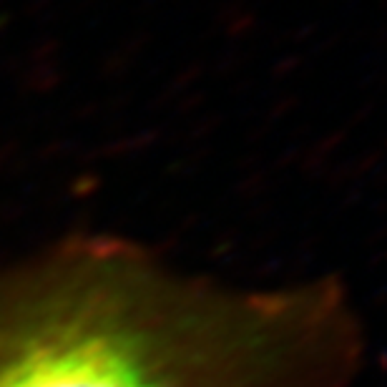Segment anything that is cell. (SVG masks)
I'll return each mask as SVG.
<instances>
[{
    "label": "cell",
    "instance_id": "obj_1",
    "mask_svg": "<svg viewBox=\"0 0 387 387\" xmlns=\"http://www.w3.org/2000/svg\"><path fill=\"white\" fill-rule=\"evenodd\" d=\"M360 347L327 279L222 287L111 239L0 270V387H342Z\"/></svg>",
    "mask_w": 387,
    "mask_h": 387
}]
</instances>
